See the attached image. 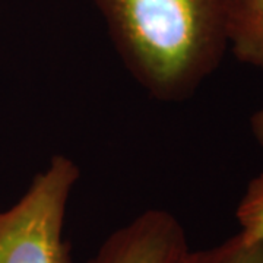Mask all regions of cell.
Returning a JSON list of instances; mask_svg holds the SVG:
<instances>
[{
  "label": "cell",
  "instance_id": "6",
  "mask_svg": "<svg viewBox=\"0 0 263 263\" xmlns=\"http://www.w3.org/2000/svg\"><path fill=\"white\" fill-rule=\"evenodd\" d=\"M235 218L240 234L249 240L263 241V173L249 181L237 205Z\"/></svg>",
  "mask_w": 263,
  "mask_h": 263
},
{
  "label": "cell",
  "instance_id": "5",
  "mask_svg": "<svg viewBox=\"0 0 263 263\" xmlns=\"http://www.w3.org/2000/svg\"><path fill=\"white\" fill-rule=\"evenodd\" d=\"M183 263H263V241L237 233L214 247L190 250Z\"/></svg>",
  "mask_w": 263,
  "mask_h": 263
},
{
  "label": "cell",
  "instance_id": "7",
  "mask_svg": "<svg viewBox=\"0 0 263 263\" xmlns=\"http://www.w3.org/2000/svg\"><path fill=\"white\" fill-rule=\"evenodd\" d=\"M250 130H252L254 141L257 142V145L263 149V105L252 116Z\"/></svg>",
  "mask_w": 263,
  "mask_h": 263
},
{
  "label": "cell",
  "instance_id": "3",
  "mask_svg": "<svg viewBox=\"0 0 263 263\" xmlns=\"http://www.w3.org/2000/svg\"><path fill=\"white\" fill-rule=\"evenodd\" d=\"M190 252L180 221L148 209L108 235L88 263H183Z\"/></svg>",
  "mask_w": 263,
  "mask_h": 263
},
{
  "label": "cell",
  "instance_id": "4",
  "mask_svg": "<svg viewBox=\"0 0 263 263\" xmlns=\"http://www.w3.org/2000/svg\"><path fill=\"white\" fill-rule=\"evenodd\" d=\"M224 8L235 59L263 69V0H224Z\"/></svg>",
  "mask_w": 263,
  "mask_h": 263
},
{
  "label": "cell",
  "instance_id": "1",
  "mask_svg": "<svg viewBox=\"0 0 263 263\" xmlns=\"http://www.w3.org/2000/svg\"><path fill=\"white\" fill-rule=\"evenodd\" d=\"M123 65L162 103L190 98L226 54L224 0H94Z\"/></svg>",
  "mask_w": 263,
  "mask_h": 263
},
{
  "label": "cell",
  "instance_id": "2",
  "mask_svg": "<svg viewBox=\"0 0 263 263\" xmlns=\"http://www.w3.org/2000/svg\"><path fill=\"white\" fill-rule=\"evenodd\" d=\"M79 177L75 161L54 155L24 196L0 211V263H76L65 219Z\"/></svg>",
  "mask_w": 263,
  "mask_h": 263
}]
</instances>
